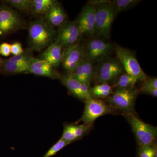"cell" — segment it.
I'll list each match as a JSON object with an SVG mask.
<instances>
[{"label":"cell","instance_id":"277c9868","mask_svg":"<svg viewBox=\"0 0 157 157\" xmlns=\"http://www.w3.org/2000/svg\"><path fill=\"white\" fill-rule=\"evenodd\" d=\"M127 119L140 146L154 144L157 136V128L144 122L133 113L127 114Z\"/></svg>","mask_w":157,"mask_h":157},{"label":"cell","instance_id":"2e32d148","mask_svg":"<svg viewBox=\"0 0 157 157\" xmlns=\"http://www.w3.org/2000/svg\"><path fill=\"white\" fill-rule=\"evenodd\" d=\"M43 19L52 27H59L66 22L67 14L61 5L58 3L44 14Z\"/></svg>","mask_w":157,"mask_h":157},{"label":"cell","instance_id":"9c48e42d","mask_svg":"<svg viewBox=\"0 0 157 157\" xmlns=\"http://www.w3.org/2000/svg\"><path fill=\"white\" fill-rule=\"evenodd\" d=\"M82 36L75 21H66L59 27L56 40L66 49L80 42Z\"/></svg>","mask_w":157,"mask_h":157},{"label":"cell","instance_id":"ac0fdd59","mask_svg":"<svg viewBox=\"0 0 157 157\" xmlns=\"http://www.w3.org/2000/svg\"><path fill=\"white\" fill-rule=\"evenodd\" d=\"M29 64L16 63L10 61L8 59H2L0 71L7 74H18L28 73Z\"/></svg>","mask_w":157,"mask_h":157},{"label":"cell","instance_id":"52a82bcc","mask_svg":"<svg viewBox=\"0 0 157 157\" xmlns=\"http://www.w3.org/2000/svg\"><path fill=\"white\" fill-rule=\"evenodd\" d=\"M124 71L117 58H107L100 62L96 70L94 79L98 83H113Z\"/></svg>","mask_w":157,"mask_h":157},{"label":"cell","instance_id":"7a4b0ae2","mask_svg":"<svg viewBox=\"0 0 157 157\" xmlns=\"http://www.w3.org/2000/svg\"><path fill=\"white\" fill-rule=\"evenodd\" d=\"M138 93L139 91L134 87L116 90L105 101L113 107L129 114L133 113Z\"/></svg>","mask_w":157,"mask_h":157},{"label":"cell","instance_id":"4fadbf2b","mask_svg":"<svg viewBox=\"0 0 157 157\" xmlns=\"http://www.w3.org/2000/svg\"><path fill=\"white\" fill-rule=\"evenodd\" d=\"M28 73L37 76H45L55 79L61 78V75L48 62L40 59L33 58L29 66Z\"/></svg>","mask_w":157,"mask_h":157},{"label":"cell","instance_id":"30bf717a","mask_svg":"<svg viewBox=\"0 0 157 157\" xmlns=\"http://www.w3.org/2000/svg\"><path fill=\"white\" fill-rule=\"evenodd\" d=\"M111 111L109 105L103 101L91 98L86 101L84 111L80 121L90 127L98 117L108 114Z\"/></svg>","mask_w":157,"mask_h":157},{"label":"cell","instance_id":"6da1fadb","mask_svg":"<svg viewBox=\"0 0 157 157\" xmlns=\"http://www.w3.org/2000/svg\"><path fill=\"white\" fill-rule=\"evenodd\" d=\"M56 36V31L43 18H38L30 23L28 29L30 50L41 51L53 43Z\"/></svg>","mask_w":157,"mask_h":157},{"label":"cell","instance_id":"83f0119b","mask_svg":"<svg viewBox=\"0 0 157 157\" xmlns=\"http://www.w3.org/2000/svg\"><path fill=\"white\" fill-rule=\"evenodd\" d=\"M70 125V128L72 129V131L77 138H79L83 136L88 131L90 128V127L84 124L80 125L71 124Z\"/></svg>","mask_w":157,"mask_h":157},{"label":"cell","instance_id":"7c38bea8","mask_svg":"<svg viewBox=\"0 0 157 157\" xmlns=\"http://www.w3.org/2000/svg\"><path fill=\"white\" fill-rule=\"evenodd\" d=\"M85 50V47L80 42L65 49L62 63L68 74L73 73L84 59Z\"/></svg>","mask_w":157,"mask_h":157},{"label":"cell","instance_id":"8fae6325","mask_svg":"<svg viewBox=\"0 0 157 157\" xmlns=\"http://www.w3.org/2000/svg\"><path fill=\"white\" fill-rule=\"evenodd\" d=\"M82 35L93 36L95 35L96 6L86 5L75 21Z\"/></svg>","mask_w":157,"mask_h":157},{"label":"cell","instance_id":"484cf974","mask_svg":"<svg viewBox=\"0 0 157 157\" xmlns=\"http://www.w3.org/2000/svg\"><path fill=\"white\" fill-rule=\"evenodd\" d=\"M153 145L139 147L138 152L139 157H157V147Z\"/></svg>","mask_w":157,"mask_h":157},{"label":"cell","instance_id":"ba28073f","mask_svg":"<svg viewBox=\"0 0 157 157\" xmlns=\"http://www.w3.org/2000/svg\"><path fill=\"white\" fill-rule=\"evenodd\" d=\"M112 44L103 39H92L85 47L84 59L93 63L101 62L109 56L113 50Z\"/></svg>","mask_w":157,"mask_h":157},{"label":"cell","instance_id":"4316f807","mask_svg":"<svg viewBox=\"0 0 157 157\" xmlns=\"http://www.w3.org/2000/svg\"><path fill=\"white\" fill-rule=\"evenodd\" d=\"M70 143V142L61 138L48 150L43 157H52Z\"/></svg>","mask_w":157,"mask_h":157},{"label":"cell","instance_id":"8992f818","mask_svg":"<svg viewBox=\"0 0 157 157\" xmlns=\"http://www.w3.org/2000/svg\"><path fill=\"white\" fill-rule=\"evenodd\" d=\"M115 50L117 58L120 62L126 73L137 80L144 81L148 78L131 50L118 45L116 47Z\"/></svg>","mask_w":157,"mask_h":157},{"label":"cell","instance_id":"9a60e30c","mask_svg":"<svg viewBox=\"0 0 157 157\" xmlns=\"http://www.w3.org/2000/svg\"><path fill=\"white\" fill-rule=\"evenodd\" d=\"M65 49L55 40L41 54L39 59L48 62L54 67H58L63 62Z\"/></svg>","mask_w":157,"mask_h":157},{"label":"cell","instance_id":"4dcf8cb0","mask_svg":"<svg viewBox=\"0 0 157 157\" xmlns=\"http://www.w3.org/2000/svg\"><path fill=\"white\" fill-rule=\"evenodd\" d=\"M11 54V44L7 42H3L0 44V54L7 57Z\"/></svg>","mask_w":157,"mask_h":157},{"label":"cell","instance_id":"ffe728a7","mask_svg":"<svg viewBox=\"0 0 157 157\" xmlns=\"http://www.w3.org/2000/svg\"><path fill=\"white\" fill-rule=\"evenodd\" d=\"M113 92L112 86L107 83H99L90 89L91 96L94 99L107 98Z\"/></svg>","mask_w":157,"mask_h":157},{"label":"cell","instance_id":"5bb4252c","mask_svg":"<svg viewBox=\"0 0 157 157\" xmlns=\"http://www.w3.org/2000/svg\"><path fill=\"white\" fill-rule=\"evenodd\" d=\"M92 62L83 59L73 73H71L82 83L90 87L93 79H94L96 70Z\"/></svg>","mask_w":157,"mask_h":157},{"label":"cell","instance_id":"7402d4cb","mask_svg":"<svg viewBox=\"0 0 157 157\" xmlns=\"http://www.w3.org/2000/svg\"><path fill=\"white\" fill-rule=\"evenodd\" d=\"M137 80L126 73L121 75L113 85L112 87L116 90L134 87Z\"/></svg>","mask_w":157,"mask_h":157},{"label":"cell","instance_id":"e0dca14e","mask_svg":"<svg viewBox=\"0 0 157 157\" xmlns=\"http://www.w3.org/2000/svg\"><path fill=\"white\" fill-rule=\"evenodd\" d=\"M62 82L73 95L84 100L82 92V82L75 78L71 74L61 77Z\"/></svg>","mask_w":157,"mask_h":157},{"label":"cell","instance_id":"1f68e13d","mask_svg":"<svg viewBox=\"0 0 157 157\" xmlns=\"http://www.w3.org/2000/svg\"><path fill=\"white\" fill-rule=\"evenodd\" d=\"M2 59L0 57V69H1V66H2Z\"/></svg>","mask_w":157,"mask_h":157},{"label":"cell","instance_id":"f1b7e54d","mask_svg":"<svg viewBox=\"0 0 157 157\" xmlns=\"http://www.w3.org/2000/svg\"><path fill=\"white\" fill-rule=\"evenodd\" d=\"M61 138L70 143L77 139L70 128V125L65 127Z\"/></svg>","mask_w":157,"mask_h":157},{"label":"cell","instance_id":"5b68a950","mask_svg":"<svg viewBox=\"0 0 157 157\" xmlns=\"http://www.w3.org/2000/svg\"><path fill=\"white\" fill-rule=\"evenodd\" d=\"M25 26L17 11L6 5H0V36H7Z\"/></svg>","mask_w":157,"mask_h":157},{"label":"cell","instance_id":"cb8c5ba5","mask_svg":"<svg viewBox=\"0 0 157 157\" xmlns=\"http://www.w3.org/2000/svg\"><path fill=\"white\" fill-rule=\"evenodd\" d=\"M5 2L20 11H31L33 0H7Z\"/></svg>","mask_w":157,"mask_h":157},{"label":"cell","instance_id":"f546056e","mask_svg":"<svg viewBox=\"0 0 157 157\" xmlns=\"http://www.w3.org/2000/svg\"><path fill=\"white\" fill-rule=\"evenodd\" d=\"M22 45L19 42H14L11 44V53L15 56L19 55L24 52Z\"/></svg>","mask_w":157,"mask_h":157},{"label":"cell","instance_id":"d6986e66","mask_svg":"<svg viewBox=\"0 0 157 157\" xmlns=\"http://www.w3.org/2000/svg\"><path fill=\"white\" fill-rule=\"evenodd\" d=\"M58 3L55 0H33L30 11L36 15H44Z\"/></svg>","mask_w":157,"mask_h":157},{"label":"cell","instance_id":"603a6c76","mask_svg":"<svg viewBox=\"0 0 157 157\" xmlns=\"http://www.w3.org/2000/svg\"><path fill=\"white\" fill-rule=\"evenodd\" d=\"M139 93L147 94L153 97L157 96V79L156 77L147 78L143 81Z\"/></svg>","mask_w":157,"mask_h":157},{"label":"cell","instance_id":"3957f363","mask_svg":"<svg viewBox=\"0 0 157 157\" xmlns=\"http://www.w3.org/2000/svg\"><path fill=\"white\" fill-rule=\"evenodd\" d=\"M111 1H107L96 5L95 34L109 39L110 30L115 18Z\"/></svg>","mask_w":157,"mask_h":157},{"label":"cell","instance_id":"d4e9b609","mask_svg":"<svg viewBox=\"0 0 157 157\" xmlns=\"http://www.w3.org/2000/svg\"><path fill=\"white\" fill-rule=\"evenodd\" d=\"M30 50L25 51L24 52L19 55L15 56L8 59L10 61L16 63L29 64L31 60L33 57L30 52Z\"/></svg>","mask_w":157,"mask_h":157},{"label":"cell","instance_id":"44dd1931","mask_svg":"<svg viewBox=\"0 0 157 157\" xmlns=\"http://www.w3.org/2000/svg\"><path fill=\"white\" fill-rule=\"evenodd\" d=\"M140 2L139 0H114L110 4L115 17L121 12L132 9Z\"/></svg>","mask_w":157,"mask_h":157}]
</instances>
